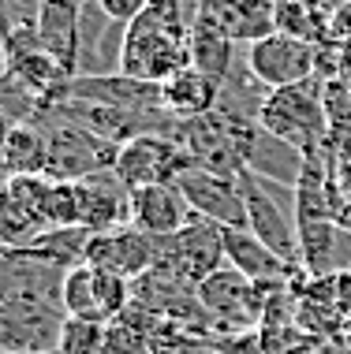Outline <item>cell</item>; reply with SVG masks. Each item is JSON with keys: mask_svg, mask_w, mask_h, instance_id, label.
<instances>
[{"mask_svg": "<svg viewBox=\"0 0 351 354\" xmlns=\"http://www.w3.org/2000/svg\"><path fill=\"white\" fill-rule=\"evenodd\" d=\"M45 131V146H49V160H45V176L56 183H79L98 171H112L120 157V146L98 138L93 131L71 123L56 109H42V116L34 120Z\"/></svg>", "mask_w": 351, "mask_h": 354, "instance_id": "obj_1", "label": "cell"}, {"mask_svg": "<svg viewBox=\"0 0 351 354\" xmlns=\"http://www.w3.org/2000/svg\"><path fill=\"white\" fill-rule=\"evenodd\" d=\"M258 127L269 135L284 138L288 146L303 153L325 149L329 138V112H325V82L307 79L299 86H284V90H269L262 104Z\"/></svg>", "mask_w": 351, "mask_h": 354, "instance_id": "obj_2", "label": "cell"}, {"mask_svg": "<svg viewBox=\"0 0 351 354\" xmlns=\"http://www.w3.org/2000/svg\"><path fill=\"white\" fill-rule=\"evenodd\" d=\"M224 265H228V261H224L221 227L210 224V220H202V216H195L179 235L157 239L154 269L176 276V280H183L187 287L206 283L217 269H224Z\"/></svg>", "mask_w": 351, "mask_h": 354, "instance_id": "obj_3", "label": "cell"}, {"mask_svg": "<svg viewBox=\"0 0 351 354\" xmlns=\"http://www.w3.org/2000/svg\"><path fill=\"white\" fill-rule=\"evenodd\" d=\"M280 283H254L243 272H235L232 265L217 269L206 283H198V302H202L206 317H210L221 332H240L254 328V321L265 317V302L269 291Z\"/></svg>", "mask_w": 351, "mask_h": 354, "instance_id": "obj_4", "label": "cell"}, {"mask_svg": "<svg viewBox=\"0 0 351 354\" xmlns=\"http://www.w3.org/2000/svg\"><path fill=\"white\" fill-rule=\"evenodd\" d=\"M64 276H68V269H60L53 261H42V257L26 250H4V261H0V306L64 310Z\"/></svg>", "mask_w": 351, "mask_h": 354, "instance_id": "obj_5", "label": "cell"}, {"mask_svg": "<svg viewBox=\"0 0 351 354\" xmlns=\"http://www.w3.org/2000/svg\"><path fill=\"white\" fill-rule=\"evenodd\" d=\"M191 153L168 135H142L127 146H120L116 157V176L127 190L157 187V183H176L187 168H191Z\"/></svg>", "mask_w": 351, "mask_h": 354, "instance_id": "obj_6", "label": "cell"}, {"mask_svg": "<svg viewBox=\"0 0 351 354\" xmlns=\"http://www.w3.org/2000/svg\"><path fill=\"white\" fill-rule=\"evenodd\" d=\"M314 64H318V45L280 30L246 49V68L254 71V79L265 90H284V86H299L314 79Z\"/></svg>", "mask_w": 351, "mask_h": 354, "instance_id": "obj_7", "label": "cell"}, {"mask_svg": "<svg viewBox=\"0 0 351 354\" xmlns=\"http://www.w3.org/2000/svg\"><path fill=\"white\" fill-rule=\"evenodd\" d=\"M176 187L187 198L195 216L210 220L217 227H246V202L240 176H221V171L191 165L176 179Z\"/></svg>", "mask_w": 351, "mask_h": 354, "instance_id": "obj_8", "label": "cell"}, {"mask_svg": "<svg viewBox=\"0 0 351 354\" xmlns=\"http://www.w3.org/2000/svg\"><path fill=\"white\" fill-rule=\"evenodd\" d=\"M243 202H246V232L258 235L280 261L299 269V227L284 216V209L269 198V183H262L254 171H240Z\"/></svg>", "mask_w": 351, "mask_h": 354, "instance_id": "obj_9", "label": "cell"}, {"mask_svg": "<svg viewBox=\"0 0 351 354\" xmlns=\"http://www.w3.org/2000/svg\"><path fill=\"white\" fill-rule=\"evenodd\" d=\"M68 313L49 306H0V343L4 354H49L60 351Z\"/></svg>", "mask_w": 351, "mask_h": 354, "instance_id": "obj_10", "label": "cell"}, {"mask_svg": "<svg viewBox=\"0 0 351 354\" xmlns=\"http://www.w3.org/2000/svg\"><path fill=\"white\" fill-rule=\"evenodd\" d=\"M157 261V239H150L146 232H138L135 224L116 227V232H101L90 239V254L87 265L98 272H112L123 280H138L154 269Z\"/></svg>", "mask_w": 351, "mask_h": 354, "instance_id": "obj_11", "label": "cell"}, {"mask_svg": "<svg viewBox=\"0 0 351 354\" xmlns=\"http://www.w3.org/2000/svg\"><path fill=\"white\" fill-rule=\"evenodd\" d=\"M64 101H90V104H112L127 112H168L161 101V86L131 79V75H75L68 82Z\"/></svg>", "mask_w": 351, "mask_h": 354, "instance_id": "obj_12", "label": "cell"}, {"mask_svg": "<svg viewBox=\"0 0 351 354\" xmlns=\"http://www.w3.org/2000/svg\"><path fill=\"white\" fill-rule=\"evenodd\" d=\"M75 190H79V224L87 232L101 235V232H116V227L131 224V190L123 187L116 168L79 179Z\"/></svg>", "mask_w": 351, "mask_h": 354, "instance_id": "obj_13", "label": "cell"}, {"mask_svg": "<svg viewBox=\"0 0 351 354\" xmlns=\"http://www.w3.org/2000/svg\"><path fill=\"white\" fill-rule=\"evenodd\" d=\"M191 220H195V213H191V205H187V198L179 194L176 183L131 190V224H135L138 232H146L150 239L179 235Z\"/></svg>", "mask_w": 351, "mask_h": 354, "instance_id": "obj_14", "label": "cell"}, {"mask_svg": "<svg viewBox=\"0 0 351 354\" xmlns=\"http://www.w3.org/2000/svg\"><path fill=\"white\" fill-rule=\"evenodd\" d=\"M221 239H224V261L254 283H288L303 272L296 265L280 261V257L273 254L258 235L246 232V227H221Z\"/></svg>", "mask_w": 351, "mask_h": 354, "instance_id": "obj_15", "label": "cell"}, {"mask_svg": "<svg viewBox=\"0 0 351 354\" xmlns=\"http://www.w3.org/2000/svg\"><path fill=\"white\" fill-rule=\"evenodd\" d=\"M299 227V269L307 276H336L351 269V232L336 227L333 220L321 224H296Z\"/></svg>", "mask_w": 351, "mask_h": 354, "instance_id": "obj_16", "label": "cell"}, {"mask_svg": "<svg viewBox=\"0 0 351 354\" xmlns=\"http://www.w3.org/2000/svg\"><path fill=\"white\" fill-rule=\"evenodd\" d=\"M79 12L82 0H45L37 12V45L68 75H79Z\"/></svg>", "mask_w": 351, "mask_h": 354, "instance_id": "obj_17", "label": "cell"}, {"mask_svg": "<svg viewBox=\"0 0 351 354\" xmlns=\"http://www.w3.org/2000/svg\"><path fill=\"white\" fill-rule=\"evenodd\" d=\"M303 165H307V153L288 146L284 138L269 135V131H254L251 146H246V171L262 179V183H280V187H299L303 179Z\"/></svg>", "mask_w": 351, "mask_h": 354, "instance_id": "obj_18", "label": "cell"}, {"mask_svg": "<svg viewBox=\"0 0 351 354\" xmlns=\"http://www.w3.org/2000/svg\"><path fill=\"white\" fill-rule=\"evenodd\" d=\"M217 97H221V82L206 79L198 68H183L168 82H161V101L176 120H195L206 116V112H217Z\"/></svg>", "mask_w": 351, "mask_h": 354, "instance_id": "obj_19", "label": "cell"}, {"mask_svg": "<svg viewBox=\"0 0 351 354\" xmlns=\"http://www.w3.org/2000/svg\"><path fill=\"white\" fill-rule=\"evenodd\" d=\"M232 60H235L232 37L224 34L221 26H213L206 15H198L195 30H191V68H198L206 79H213V82H224L228 71L235 68Z\"/></svg>", "mask_w": 351, "mask_h": 354, "instance_id": "obj_20", "label": "cell"}, {"mask_svg": "<svg viewBox=\"0 0 351 354\" xmlns=\"http://www.w3.org/2000/svg\"><path fill=\"white\" fill-rule=\"evenodd\" d=\"M45 160H49V146H45V131L37 127V123H19V127L4 131V171H8V179L45 176Z\"/></svg>", "mask_w": 351, "mask_h": 354, "instance_id": "obj_21", "label": "cell"}, {"mask_svg": "<svg viewBox=\"0 0 351 354\" xmlns=\"http://www.w3.org/2000/svg\"><path fill=\"white\" fill-rule=\"evenodd\" d=\"M90 239H93V232H87L82 224H75V227H45V232L26 246V254L42 257V261H53V265H60V269L71 272V269H79V265H87Z\"/></svg>", "mask_w": 351, "mask_h": 354, "instance_id": "obj_22", "label": "cell"}, {"mask_svg": "<svg viewBox=\"0 0 351 354\" xmlns=\"http://www.w3.org/2000/svg\"><path fill=\"white\" fill-rule=\"evenodd\" d=\"M64 310H68V317L105 321L101 317V306H98V272L90 265H79V269H71L64 276Z\"/></svg>", "mask_w": 351, "mask_h": 354, "instance_id": "obj_23", "label": "cell"}, {"mask_svg": "<svg viewBox=\"0 0 351 354\" xmlns=\"http://www.w3.org/2000/svg\"><path fill=\"white\" fill-rule=\"evenodd\" d=\"M105 321L68 317L60 336V354H105Z\"/></svg>", "mask_w": 351, "mask_h": 354, "instance_id": "obj_24", "label": "cell"}, {"mask_svg": "<svg viewBox=\"0 0 351 354\" xmlns=\"http://www.w3.org/2000/svg\"><path fill=\"white\" fill-rule=\"evenodd\" d=\"M101 8H105V15L112 19V23L131 26L135 19H142L150 12V0H101Z\"/></svg>", "mask_w": 351, "mask_h": 354, "instance_id": "obj_25", "label": "cell"}, {"mask_svg": "<svg viewBox=\"0 0 351 354\" xmlns=\"http://www.w3.org/2000/svg\"><path fill=\"white\" fill-rule=\"evenodd\" d=\"M329 280H333V306L351 321V269L329 276Z\"/></svg>", "mask_w": 351, "mask_h": 354, "instance_id": "obj_26", "label": "cell"}, {"mask_svg": "<svg viewBox=\"0 0 351 354\" xmlns=\"http://www.w3.org/2000/svg\"><path fill=\"white\" fill-rule=\"evenodd\" d=\"M210 354H228V351H210Z\"/></svg>", "mask_w": 351, "mask_h": 354, "instance_id": "obj_27", "label": "cell"}, {"mask_svg": "<svg viewBox=\"0 0 351 354\" xmlns=\"http://www.w3.org/2000/svg\"><path fill=\"white\" fill-rule=\"evenodd\" d=\"M49 354H60V351H49Z\"/></svg>", "mask_w": 351, "mask_h": 354, "instance_id": "obj_28", "label": "cell"}]
</instances>
